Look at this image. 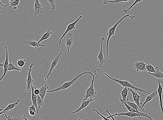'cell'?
Instances as JSON below:
<instances>
[{
    "instance_id": "ab89813d",
    "label": "cell",
    "mask_w": 163,
    "mask_h": 120,
    "mask_svg": "<svg viewBox=\"0 0 163 120\" xmlns=\"http://www.w3.org/2000/svg\"><path fill=\"white\" fill-rule=\"evenodd\" d=\"M29 114L31 116H34L36 113L32 111H29Z\"/></svg>"
},
{
    "instance_id": "277c9868",
    "label": "cell",
    "mask_w": 163,
    "mask_h": 120,
    "mask_svg": "<svg viewBox=\"0 0 163 120\" xmlns=\"http://www.w3.org/2000/svg\"><path fill=\"white\" fill-rule=\"evenodd\" d=\"M99 69H97L94 71V73L92 75L93 79L92 80L91 84L89 87L87 88L84 96V99L83 100H88V98H90V99H93V98H95L96 95L97 93L96 90L94 89V81L95 79V76L97 75V72L99 71Z\"/></svg>"
},
{
    "instance_id": "74e56055",
    "label": "cell",
    "mask_w": 163,
    "mask_h": 120,
    "mask_svg": "<svg viewBox=\"0 0 163 120\" xmlns=\"http://www.w3.org/2000/svg\"><path fill=\"white\" fill-rule=\"evenodd\" d=\"M106 112H107V113H108L109 115L108 117H107L108 119H109V118H111L113 120H116L115 119H114V117H113V116H112V114H110V112H109L108 110H106Z\"/></svg>"
},
{
    "instance_id": "9a60e30c",
    "label": "cell",
    "mask_w": 163,
    "mask_h": 120,
    "mask_svg": "<svg viewBox=\"0 0 163 120\" xmlns=\"http://www.w3.org/2000/svg\"><path fill=\"white\" fill-rule=\"evenodd\" d=\"M44 8L39 0H35L34 4V16L39 15L43 12Z\"/></svg>"
},
{
    "instance_id": "7c38bea8",
    "label": "cell",
    "mask_w": 163,
    "mask_h": 120,
    "mask_svg": "<svg viewBox=\"0 0 163 120\" xmlns=\"http://www.w3.org/2000/svg\"><path fill=\"white\" fill-rule=\"evenodd\" d=\"M24 43L27 45L34 47L35 49H38L39 51L41 49L42 47H46L45 45L40 43H39L38 42L33 40H26L24 42Z\"/></svg>"
},
{
    "instance_id": "83f0119b",
    "label": "cell",
    "mask_w": 163,
    "mask_h": 120,
    "mask_svg": "<svg viewBox=\"0 0 163 120\" xmlns=\"http://www.w3.org/2000/svg\"><path fill=\"white\" fill-rule=\"evenodd\" d=\"M126 103L129 105V106L131 107L137 111H139L138 108H139L138 106L137 105L136 103L130 102L129 100V99H126Z\"/></svg>"
},
{
    "instance_id": "1f68e13d",
    "label": "cell",
    "mask_w": 163,
    "mask_h": 120,
    "mask_svg": "<svg viewBox=\"0 0 163 120\" xmlns=\"http://www.w3.org/2000/svg\"><path fill=\"white\" fill-rule=\"evenodd\" d=\"M25 61L26 60L25 59H24V60H20L16 62V64L19 66L20 67L22 68L25 66Z\"/></svg>"
},
{
    "instance_id": "8992f818",
    "label": "cell",
    "mask_w": 163,
    "mask_h": 120,
    "mask_svg": "<svg viewBox=\"0 0 163 120\" xmlns=\"http://www.w3.org/2000/svg\"><path fill=\"white\" fill-rule=\"evenodd\" d=\"M129 91L131 92L132 93L133 98V101H134L136 104L139 107V108L141 109L142 111H144V109H143L142 108V103L140 102V98L144 97V95H140L137 92V91H136L132 88H128Z\"/></svg>"
},
{
    "instance_id": "6da1fadb",
    "label": "cell",
    "mask_w": 163,
    "mask_h": 120,
    "mask_svg": "<svg viewBox=\"0 0 163 120\" xmlns=\"http://www.w3.org/2000/svg\"><path fill=\"white\" fill-rule=\"evenodd\" d=\"M136 17L135 16H131L129 15V14L126 15L124 16L123 18H121V19H120L119 21H118L113 26L109 29L108 32L106 34L107 36H108V38H107V39L106 41V54L107 58H109V57L108 53V45L109 41H110L111 37L115 34L116 29L118 25H119V24L120 23H121L122 21L126 18H129L131 20H133L134 18H136Z\"/></svg>"
},
{
    "instance_id": "3957f363",
    "label": "cell",
    "mask_w": 163,
    "mask_h": 120,
    "mask_svg": "<svg viewBox=\"0 0 163 120\" xmlns=\"http://www.w3.org/2000/svg\"><path fill=\"white\" fill-rule=\"evenodd\" d=\"M86 74H90L92 76L93 75V74L91 72H83L77 76L75 77L73 80L69 81V82L64 83L62 85L59 87L55 88V89L54 90H51V91H47V93H53V92H57L61 91V90H64L67 89V88L70 87L73 85L74 84L76 81H77L78 79L80 78L82 75Z\"/></svg>"
},
{
    "instance_id": "7bdbcfd3",
    "label": "cell",
    "mask_w": 163,
    "mask_h": 120,
    "mask_svg": "<svg viewBox=\"0 0 163 120\" xmlns=\"http://www.w3.org/2000/svg\"><path fill=\"white\" fill-rule=\"evenodd\" d=\"M0 5H2V6H3L4 7H7V6H6V5L3 4L1 2V1H0Z\"/></svg>"
},
{
    "instance_id": "f546056e",
    "label": "cell",
    "mask_w": 163,
    "mask_h": 120,
    "mask_svg": "<svg viewBox=\"0 0 163 120\" xmlns=\"http://www.w3.org/2000/svg\"><path fill=\"white\" fill-rule=\"evenodd\" d=\"M20 0H15L12 2H10V8H13L14 10H16V9L17 8V7L18 5L19 4V3Z\"/></svg>"
},
{
    "instance_id": "2e32d148",
    "label": "cell",
    "mask_w": 163,
    "mask_h": 120,
    "mask_svg": "<svg viewBox=\"0 0 163 120\" xmlns=\"http://www.w3.org/2000/svg\"><path fill=\"white\" fill-rule=\"evenodd\" d=\"M146 64L142 61H136L134 63V67L137 72H144L147 71L146 68Z\"/></svg>"
},
{
    "instance_id": "ba28073f",
    "label": "cell",
    "mask_w": 163,
    "mask_h": 120,
    "mask_svg": "<svg viewBox=\"0 0 163 120\" xmlns=\"http://www.w3.org/2000/svg\"><path fill=\"white\" fill-rule=\"evenodd\" d=\"M33 65H34V64H31L28 69V76L27 78L25 80V81L27 83V88L26 90V92L28 91L29 90L31 89V86L34 83V80H33L32 75H31V72L33 71L32 68Z\"/></svg>"
},
{
    "instance_id": "d4e9b609",
    "label": "cell",
    "mask_w": 163,
    "mask_h": 120,
    "mask_svg": "<svg viewBox=\"0 0 163 120\" xmlns=\"http://www.w3.org/2000/svg\"><path fill=\"white\" fill-rule=\"evenodd\" d=\"M53 34V31H50L49 30H47L45 34L42 36V37L39 40L38 42L39 43H40L42 41L48 39L50 37V36H51V35Z\"/></svg>"
},
{
    "instance_id": "5b68a950",
    "label": "cell",
    "mask_w": 163,
    "mask_h": 120,
    "mask_svg": "<svg viewBox=\"0 0 163 120\" xmlns=\"http://www.w3.org/2000/svg\"><path fill=\"white\" fill-rule=\"evenodd\" d=\"M127 116V117H129L134 118V120L136 119V117H139L140 119H141V117H144L148 118V119H149L150 120H154L152 119V117L151 116H149L148 114H142L139 113H136V112H125V113H121L119 114L116 113L113 114V115H112V116H113V117H114V116Z\"/></svg>"
},
{
    "instance_id": "f907efd6",
    "label": "cell",
    "mask_w": 163,
    "mask_h": 120,
    "mask_svg": "<svg viewBox=\"0 0 163 120\" xmlns=\"http://www.w3.org/2000/svg\"><path fill=\"white\" fill-rule=\"evenodd\" d=\"M39 120H43L40 119H39Z\"/></svg>"
},
{
    "instance_id": "603a6c76",
    "label": "cell",
    "mask_w": 163,
    "mask_h": 120,
    "mask_svg": "<svg viewBox=\"0 0 163 120\" xmlns=\"http://www.w3.org/2000/svg\"><path fill=\"white\" fill-rule=\"evenodd\" d=\"M17 71L22 72H25V71L22 69H19L15 67L12 63V60L11 59L9 60V62L8 65V72L9 71Z\"/></svg>"
},
{
    "instance_id": "816d5d0a",
    "label": "cell",
    "mask_w": 163,
    "mask_h": 120,
    "mask_svg": "<svg viewBox=\"0 0 163 120\" xmlns=\"http://www.w3.org/2000/svg\"><path fill=\"white\" fill-rule=\"evenodd\" d=\"M2 13V12H0V14H1V13Z\"/></svg>"
},
{
    "instance_id": "ffe728a7",
    "label": "cell",
    "mask_w": 163,
    "mask_h": 120,
    "mask_svg": "<svg viewBox=\"0 0 163 120\" xmlns=\"http://www.w3.org/2000/svg\"><path fill=\"white\" fill-rule=\"evenodd\" d=\"M49 86L47 85V84H45V85L42 86L39 89L40 91L39 95L43 101L47 93V90Z\"/></svg>"
},
{
    "instance_id": "d6a6232c",
    "label": "cell",
    "mask_w": 163,
    "mask_h": 120,
    "mask_svg": "<svg viewBox=\"0 0 163 120\" xmlns=\"http://www.w3.org/2000/svg\"><path fill=\"white\" fill-rule=\"evenodd\" d=\"M131 0H114V1H108V3L116 4L120 3L126 2L131 1Z\"/></svg>"
},
{
    "instance_id": "4316f807",
    "label": "cell",
    "mask_w": 163,
    "mask_h": 120,
    "mask_svg": "<svg viewBox=\"0 0 163 120\" xmlns=\"http://www.w3.org/2000/svg\"><path fill=\"white\" fill-rule=\"evenodd\" d=\"M37 105L38 112H39L40 110L41 109L44 105V101L40 97L39 95H37Z\"/></svg>"
},
{
    "instance_id": "7402d4cb",
    "label": "cell",
    "mask_w": 163,
    "mask_h": 120,
    "mask_svg": "<svg viewBox=\"0 0 163 120\" xmlns=\"http://www.w3.org/2000/svg\"><path fill=\"white\" fill-rule=\"evenodd\" d=\"M120 102H121L122 104H124L125 105L126 108L129 111V112H136V113H141L142 114H148V112L149 110V108H148V109L147 112H146V113H142V112H141L139 111H137L136 110L134 109H133L132 107H131L130 106H129L128 105L126 104V103L125 102L122 100V98H120Z\"/></svg>"
},
{
    "instance_id": "b9f144b4",
    "label": "cell",
    "mask_w": 163,
    "mask_h": 120,
    "mask_svg": "<svg viewBox=\"0 0 163 120\" xmlns=\"http://www.w3.org/2000/svg\"><path fill=\"white\" fill-rule=\"evenodd\" d=\"M103 4L105 5H108V2L107 0H103Z\"/></svg>"
},
{
    "instance_id": "52a82bcc",
    "label": "cell",
    "mask_w": 163,
    "mask_h": 120,
    "mask_svg": "<svg viewBox=\"0 0 163 120\" xmlns=\"http://www.w3.org/2000/svg\"><path fill=\"white\" fill-rule=\"evenodd\" d=\"M82 18V16H79V18H78L75 21L73 22V23L70 24L69 25H68L65 32L64 34H63L62 36L61 37L60 39V41L59 42V45H61L63 38L64 37L66 36L68 32H69L70 31L73 30V29H75V25H76V24L79 21V20H80Z\"/></svg>"
},
{
    "instance_id": "44dd1931",
    "label": "cell",
    "mask_w": 163,
    "mask_h": 120,
    "mask_svg": "<svg viewBox=\"0 0 163 120\" xmlns=\"http://www.w3.org/2000/svg\"><path fill=\"white\" fill-rule=\"evenodd\" d=\"M155 71L156 72L155 73H148L149 74L155 78L157 79H163V73L160 71L159 68L157 67L155 68Z\"/></svg>"
},
{
    "instance_id": "e0dca14e",
    "label": "cell",
    "mask_w": 163,
    "mask_h": 120,
    "mask_svg": "<svg viewBox=\"0 0 163 120\" xmlns=\"http://www.w3.org/2000/svg\"><path fill=\"white\" fill-rule=\"evenodd\" d=\"M157 82H158V89H157V92H158V95L159 98V101H160V104L161 110H162V113H163V102L162 100V96L163 92V86L161 84L160 82V80L157 79Z\"/></svg>"
},
{
    "instance_id": "ac0fdd59",
    "label": "cell",
    "mask_w": 163,
    "mask_h": 120,
    "mask_svg": "<svg viewBox=\"0 0 163 120\" xmlns=\"http://www.w3.org/2000/svg\"><path fill=\"white\" fill-rule=\"evenodd\" d=\"M34 84H33L31 86V90L32 91V95H31V99H32L33 105H34L37 110V114L38 117L40 119L39 116V112H38L37 105V95H35L34 92Z\"/></svg>"
},
{
    "instance_id": "d590c367",
    "label": "cell",
    "mask_w": 163,
    "mask_h": 120,
    "mask_svg": "<svg viewBox=\"0 0 163 120\" xmlns=\"http://www.w3.org/2000/svg\"><path fill=\"white\" fill-rule=\"evenodd\" d=\"M92 110H93V111L96 112L97 114H99V115L101 116V117H102L103 119L105 120H110V119H108V118H107V117H105V116H104L102 114L99 113V112H98V111L96 110L95 109H92Z\"/></svg>"
},
{
    "instance_id": "bcb514c9",
    "label": "cell",
    "mask_w": 163,
    "mask_h": 120,
    "mask_svg": "<svg viewBox=\"0 0 163 120\" xmlns=\"http://www.w3.org/2000/svg\"><path fill=\"white\" fill-rule=\"evenodd\" d=\"M10 1V2H13L14 1H15V0H9Z\"/></svg>"
},
{
    "instance_id": "7dc6e473",
    "label": "cell",
    "mask_w": 163,
    "mask_h": 120,
    "mask_svg": "<svg viewBox=\"0 0 163 120\" xmlns=\"http://www.w3.org/2000/svg\"><path fill=\"white\" fill-rule=\"evenodd\" d=\"M3 110H2V109H0V112H1Z\"/></svg>"
},
{
    "instance_id": "db71d44e",
    "label": "cell",
    "mask_w": 163,
    "mask_h": 120,
    "mask_svg": "<svg viewBox=\"0 0 163 120\" xmlns=\"http://www.w3.org/2000/svg\"><path fill=\"white\" fill-rule=\"evenodd\" d=\"M162 96H163V94H162Z\"/></svg>"
},
{
    "instance_id": "cb8c5ba5",
    "label": "cell",
    "mask_w": 163,
    "mask_h": 120,
    "mask_svg": "<svg viewBox=\"0 0 163 120\" xmlns=\"http://www.w3.org/2000/svg\"><path fill=\"white\" fill-rule=\"evenodd\" d=\"M129 91V90L127 87L124 88L123 90H120L119 91V93L121 94L122 96V100L125 103L126 101V97L128 94Z\"/></svg>"
},
{
    "instance_id": "7a4b0ae2",
    "label": "cell",
    "mask_w": 163,
    "mask_h": 120,
    "mask_svg": "<svg viewBox=\"0 0 163 120\" xmlns=\"http://www.w3.org/2000/svg\"><path fill=\"white\" fill-rule=\"evenodd\" d=\"M104 74L107 77H108V78L110 79V80L113 81L114 82L118 83V84H119L120 86L124 87V88L127 87L132 88V89L136 90V91H140L142 92V93H147L149 94V95L150 94V92L147 91H146L145 90L141 89V88H138L139 84H140V79H139V80L138 84V86H137V87H136L132 85V84H131L127 80L123 81L120 80L119 79L112 78V77L109 76L106 73H104Z\"/></svg>"
},
{
    "instance_id": "9c48e42d",
    "label": "cell",
    "mask_w": 163,
    "mask_h": 120,
    "mask_svg": "<svg viewBox=\"0 0 163 120\" xmlns=\"http://www.w3.org/2000/svg\"><path fill=\"white\" fill-rule=\"evenodd\" d=\"M105 39L104 37L101 38L100 50V52L97 56V62H99V67L100 68H101L102 67V66L105 62V60L104 57L103 50V42L105 40Z\"/></svg>"
},
{
    "instance_id": "30bf717a",
    "label": "cell",
    "mask_w": 163,
    "mask_h": 120,
    "mask_svg": "<svg viewBox=\"0 0 163 120\" xmlns=\"http://www.w3.org/2000/svg\"><path fill=\"white\" fill-rule=\"evenodd\" d=\"M63 54V52H60L54 59H53L52 62H51V68H50L49 72L48 73L47 76L44 79V81H46L48 79L49 76L51 74L52 72L53 69H54L56 66L58 64L60 57L61 55Z\"/></svg>"
},
{
    "instance_id": "8d00e7d4",
    "label": "cell",
    "mask_w": 163,
    "mask_h": 120,
    "mask_svg": "<svg viewBox=\"0 0 163 120\" xmlns=\"http://www.w3.org/2000/svg\"><path fill=\"white\" fill-rule=\"evenodd\" d=\"M28 109L29 111H32L37 114V110L34 105H32V106L29 107Z\"/></svg>"
},
{
    "instance_id": "5bb4252c",
    "label": "cell",
    "mask_w": 163,
    "mask_h": 120,
    "mask_svg": "<svg viewBox=\"0 0 163 120\" xmlns=\"http://www.w3.org/2000/svg\"><path fill=\"white\" fill-rule=\"evenodd\" d=\"M5 48L6 49V57L5 60L4 62V74L2 75V76L0 78V81L3 80L4 78L5 77L6 75L8 73V65L9 62V60L8 48H7V46H5Z\"/></svg>"
},
{
    "instance_id": "4dcf8cb0",
    "label": "cell",
    "mask_w": 163,
    "mask_h": 120,
    "mask_svg": "<svg viewBox=\"0 0 163 120\" xmlns=\"http://www.w3.org/2000/svg\"><path fill=\"white\" fill-rule=\"evenodd\" d=\"M143 1V0H136V1H134V2L133 4L132 5H131V6L127 9V10H124V13L125 14L127 13V12L131 10V9L133 7L135 6L137 4L141 3Z\"/></svg>"
},
{
    "instance_id": "d6986e66",
    "label": "cell",
    "mask_w": 163,
    "mask_h": 120,
    "mask_svg": "<svg viewBox=\"0 0 163 120\" xmlns=\"http://www.w3.org/2000/svg\"><path fill=\"white\" fill-rule=\"evenodd\" d=\"M157 95H158V92H157V90H155L153 93L149 94V95L147 96L145 101L142 103V108L144 109V106H145L147 103L152 100L155 97H156Z\"/></svg>"
},
{
    "instance_id": "f5cc1de1",
    "label": "cell",
    "mask_w": 163,
    "mask_h": 120,
    "mask_svg": "<svg viewBox=\"0 0 163 120\" xmlns=\"http://www.w3.org/2000/svg\"><path fill=\"white\" fill-rule=\"evenodd\" d=\"M105 120L104 119H103V120Z\"/></svg>"
},
{
    "instance_id": "e575fe53",
    "label": "cell",
    "mask_w": 163,
    "mask_h": 120,
    "mask_svg": "<svg viewBox=\"0 0 163 120\" xmlns=\"http://www.w3.org/2000/svg\"><path fill=\"white\" fill-rule=\"evenodd\" d=\"M4 118H6L7 120H19L20 119L19 118L13 117L10 115L7 116L6 114H5Z\"/></svg>"
},
{
    "instance_id": "60d3db41",
    "label": "cell",
    "mask_w": 163,
    "mask_h": 120,
    "mask_svg": "<svg viewBox=\"0 0 163 120\" xmlns=\"http://www.w3.org/2000/svg\"><path fill=\"white\" fill-rule=\"evenodd\" d=\"M22 119H23V120H29L28 118L27 117V116H26L25 114H24V115L22 116Z\"/></svg>"
},
{
    "instance_id": "ee69618b",
    "label": "cell",
    "mask_w": 163,
    "mask_h": 120,
    "mask_svg": "<svg viewBox=\"0 0 163 120\" xmlns=\"http://www.w3.org/2000/svg\"><path fill=\"white\" fill-rule=\"evenodd\" d=\"M4 62H3V63L1 64L0 63V67H4Z\"/></svg>"
},
{
    "instance_id": "4fadbf2b",
    "label": "cell",
    "mask_w": 163,
    "mask_h": 120,
    "mask_svg": "<svg viewBox=\"0 0 163 120\" xmlns=\"http://www.w3.org/2000/svg\"><path fill=\"white\" fill-rule=\"evenodd\" d=\"M97 99V98H96L94 99H90V100H83L82 101V103L81 105V106L79 107L77 109V110L75 111L74 112H72L71 114H77V113H79L83 109L85 108L86 107H87L88 106V105H89L90 103L92 102V101H95Z\"/></svg>"
},
{
    "instance_id": "f35d334b",
    "label": "cell",
    "mask_w": 163,
    "mask_h": 120,
    "mask_svg": "<svg viewBox=\"0 0 163 120\" xmlns=\"http://www.w3.org/2000/svg\"><path fill=\"white\" fill-rule=\"evenodd\" d=\"M34 92L35 95H39V90L37 89V88H36L35 87L34 90Z\"/></svg>"
},
{
    "instance_id": "484cf974",
    "label": "cell",
    "mask_w": 163,
    "mask_h": 120,
    "mask_svg": "<svg viewBox=\"0 0 163 120\" xmlns=\"http://www.w3.org/2000/svg\"><path fill=\"white\" fill-rule=\"evenodd\" d=\"M20 102V100H18L17 101V102L14 103L9 104L1 112H4L5 111H11L12 112L13 110V109L17 105H18V103Z\"/></svg>"
},
{
    "instance_id": "f1b7e54d",
    "label": "cell",
    "mask_w": 163,
    "mask_h": 120,
    "mask_svg": "<svg viewBox=\"0 0 163 120\" xmlns=\"http://www.w3.org/2000/svg\"><path fill=\"white\" fill-rule=\"evenodd\" d=\"M146 68L148 73H155L156 72L155 68L151 64L146 65Z\"/></svg>"
},
{
    "instance_id": "8fae6325",
    "label": "cell",
    "mask_w": 163,
    "mask_h": 120,
    "mask_svg": "<svg viewBox=\"0 0 163 120\" xmlns=\"http://www.w3.org/2000/svg\"><path fill=\"white\" fill-rule=\"evenodd\" d=\"M74 40L73 35L72 33H70L65 40V45L67 49L68 53H69L70 48L75 46Z\"/></svg>"
},
{
    "instance_id": "681fc988",
    "label": "cell",
    "mask_w": 163,
    "mask_h": 120,
    "mask_svg": "<svg viewBox=\"0 0 163 120\" xmlns=\"http://www.w3.org/2000/svg\"><path fill=\"white\" fill-rule=\"evenodd\" d=\"M81 119H82L81 118H79V119L78 120H81Z\"/></svg>"
},
{
    "instance_id": "f6af8a7d",
    "label": "cell",
    "mask_w": 163,
    "mask_h": 120,
    "mask_svg": "<svg viewBox=\"0 0 163 120\" xmlns=\"http://www.w3.org/2000/svg\"><path fill=\"white\" fill-rule=\"evenodd\" d=\"M8 112V111H5V112H0V115H1V114H4L5 113H6V112Z\"/></svg>"
},
{
    "instance_id": "836d02e7",
    "label": "cell",
    "mask_w": 163,
    "mask_h": 120,
    "mask_svg": "<svg viewBox=\"0 0 163 120\" xmlns=\"http://www.w3.org/2000/svg\"><path fill=\"white\" fill-rule=\"evenodd\" d=\"M48 3L51 5L52 6V10H54L56 9L57 6H56L55 4L56 3V0H46Z\"/></svg>"
},
{
    "instance_id": "c3c4849f",
    "label": "cell",
    "mask_w": 163,
    "mask_h": 120,
    "mask_svg": "<svg viewBox=\"0 0 163 120\" xmlns=\"http://www.w3.org/2000/svg\"><path fill=\"white\" fill-rule=\"evenodd\" d=\"M0 7H4V6H2V5H0Z\"/></svg>"
}]
</instances>
